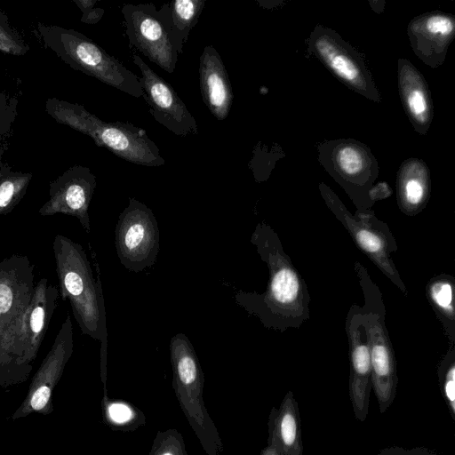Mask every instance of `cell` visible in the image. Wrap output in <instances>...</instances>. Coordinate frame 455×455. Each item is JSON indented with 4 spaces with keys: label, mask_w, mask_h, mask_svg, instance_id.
Masks as SVG:
<instances>
[{
    "label": "cell",
    "mask_w": 455,
    "mask_h": 455,
    "mask_svg": "<svg viewBox=\"0 0 455 455\" xmlns=\"http://www.w3.org/2000/svg\"><path fill=\"white\" fill-rule=\"evenodd\" d=\"M32 177L30 172L13 171L0 162V216L10 213L20 204Z\"/></svg>",
    "instance_id": "obj_24"
},
{
    "label": "cell",
    "mask_w": 455,
    "mask_h": 455,
    "mask_svg": "<svg viewBox=\"0 0 455 455\" xmlns=\"http://www.w3.org/2000/svg\"><path fill=\"white\" fill-rule=\"evenodd\" d=\"M52 250L59 294L63 301L69 302L82 334L100 341L103 361L107 352L108 332L100 276L96 282L84 248L71 238L56 235Z\"/></svg>",
    "instance_id": "obj_2"
},
{
    "label": "cell",
    "mask_w": 455,
    "mask_h": 455,
    "mask_svg": "<svg viewBox=\"0 0 455 455\" xmlns=\"http://www.w3.org/2000/svg\"><path fill=\"white\" fill-rule=\"evenodd\" d=\"M392 195V189L387 182H379L374 184L370 192L369 199L372 204L377 201L387 198Z\"/></svg>",
    "instance_id": "obj_28"
},
{
    "label": "cell",
    "mask_w": 455,
    "mask_h": 455,
    "mask_svg": "<svg viewBox=\"0 0 455 455\" xmlns=\"http://www.w3.org/2000/svg\"><path fill=\"white\" fill-rule=\"evenodd\" d=\"M29 50L20 34L9 23L7 15L0 11V52L14 56H23Z\"/></svg>",
    "instance_id": "obj_26"
},
{
    "label": "cell",
    "mask_w": 455,
    "mask_h": 455,
    "mask_svg": "<svg viewBox=\"0 0 455 455\" xmlns=\"http://www.w3.org/2000/svg\"><path fill=\"white\" fill-rule=\"evenodd\" d=\"M82 12L81 21L86 24L98 23L104 15V9L96 7L97 0H73Z\"/></svg>",
    "instance_id": "obj_27"
},
{
    "label": "cell",
    "mask_w": 455,
    "mask_h": 455,
    "mask_svg": "<svg viewBox=\"0 0 455 455\" xmlns=\"http://www.w3.org/2000/svg\"><path fill=\"white\" fill-rule=\"evenodd\" d=\"M264 455H280L278 451L269 444V447L264 451Z\"/></svg>",
    "instance_id": "obj_32"
},
{
    "label": "cell",
    "mask_w": 455,
    "mask_h": 455,
    "mask_svg": "<svg viewBox=\"0 0 455 455\" xmlns=\"http://www.w3.org/2000/svg\"><path fill=\"white\" fill-rule=\"evenodd\" d=\"M269 431V444L280 455H303L300 414L292 391L285 394L277 411L273 410Z\"/></svg>",
    "instance_id": "obj_21"
},
{
    "label": "cell",
    "mask_w": 455,
    "mask_h": 455,
    "mask_svg": "<svg viewBox=\"0 0 455 455\" xmlns=\"http://www.w3.org/2000/svg\"><path fill=\"white\" fill-rule=\"evenodd\" d=\"M4 147H3V142L2 140H0V162H1V159H2V156L4 154Z\"/></svg>",
    "instance_id": "obj_33"
},
{
    "label": "cell",
    "mask_w": 455,
    "mask_h": 455,
    "mask_svg": "<svg viewBox=\"0 0 455 455\" xmlns=\"http://www.w3.org/2000/svg\"><path fill=\"white\" fill-rule=\"evenodd\" d=\"M442 395L452 419H455V345H451L437 367Z\"/></svg>",
    "instance_id": "obj_25"
},
{
    "label": "cell",
    "mask_w": 455,
    "mask_h": 455,
    "mask_svg": "<svg viewBox=\"0 0 455 455\" xmlns=\"http://www.w3.org/2000/svg\"><path fill=\"white\" fill-rule=\"evenodd\" d=\"M132 60L141 73L139 79L143 98L154 119L177 136L198 134L196 118L173 87L136 53H132Z\"/></svg>",
    "instance_id": "obj_12"
},
{
    "label": "cell",
    "mask_w": 455,
    "mask_h": 455,
    "mask_svg": "<svg viewBox=\"0 0 455 455\" xmlns=\"http://www.w3.org/2000/svg\"><path fill=\"white\" fill-rule=\"evenodd\" d=\"M430 172L420 159L409 158L400 166L396 176V201L399 210L409 217L421 212L429 201Z\"/></svg>",
    "instance_id": "obj_20"
},
{
    "label": "cell",
    "mask_w": 455,
    "mask_h": 455,
    "mask_svg": "<svg viewBox=\"0 0 455 455\" xmlns=\"http://www.w3.org/2000/svg\"><path fill=\"white\" fill-rule=\"evenodd\" d=\"M251 243L267 265L268 280L262 293L239 291L235 296L236 303L267 329L280 332L299 329L310 317L311 298L306 281L268 223L256 225Z\"/></svg>",
    "instance_id": "obj_1"
},
{
    "label": "cell",
    "mask_w": 455,
    "mask_h": 455,
    "mask_svg": "<svg viewBox=\"0 0 455 455\" xmlns=\"http://www.w3.org/2000/svg\"><path fill=\"white\" fill-rule=\"evenodd\" d=\"M319 191L324 204L350 235L355 245L404 295L408 290L394 263L392 253L398 250L396 240L387 224L370 210H356L352 214L339 196L323 182Z\"/></svg>",
    "instance_id": "obj_6"
},
{
    "label": "cell",
    "mask_w": 455,
    "mask_h": 455,
    "mask_svg": "<svg viewBox=\"0 0 455 455\" xmlns=\"http://www.w3.org/2000/svg\"><path fill=\"white\" fill-rule=\"evenodd\" d=\"M398 88L403 109L414 130L425 135L433 119V103L423 75L408 60H398Z\"/></svg>",
    "instance_id": "obj_19"
},
{
    "label": "cell",
    "mask_w": 455,
    "mask_h": 455,
    "mask_svg": "<svg viewBox=\"0 0 455 455\" xmlns=\"http://www.w3.org/2000/svg\"><path fill=\"white\" fill-rule=\"evenodd\" d=\"M164 455H172V454H170V453H166V454H164Z\"/></svg>",
    "instance_id": "obj_34"
},
{
    "label": "cell",
    "mask_w": 455,
    "mask_h": 455,
    "mask_svg": "<svg viewBox=\"0 0 455 455\" xmlns=\"http://www.w3.org/2000/svg\"><path fill=\"white\" fill-rule=\"evenodd\" d=\"M121 264L139 273L153 266L160 249V231L150 208L135 198L120 213L115 230Z\"/></svg>",
    "instance_id": "obj_8"
},
{
    "label": "cell",
    "mask_w": 455,
    "mask_h": 455,
    "mask_svg": "<svg viewBox=\"0 0 455 455\" xmlns=\"http://www.w3.org/2000/svg\"><path fill=\"white\" fill-rule=\"evenodd\" d=\"M204 5V0H175L164 4L158 11L159 18L178 54L183 52V45L197 23Z\"/></svg>",
    "instance_id": "obj_22"
},
{
    "label": "cell",
    "mask_w": 455,
    "mask_h": 455,
    "mask_svg": "<svg viewBox=\"0 0 455 455\" xmlns=\"http://www.w3.org/2000/svg\"><path fill=\"white\" fill-rule=\"evenodd\" d=\"M36 31L41 43L75 70L132 97H143L139 77L84 34L41 22Z\"/></svg>",
    "instance_id": "obj_4"
},
{
    "label": "cell",
    "mask_w": 455,
    "mask_h": 455,
    "mask_svg": "<svg viewBox=\"0 0 455 455\" xmlns=\"http://www.w3.org/2000/svg\"><path fill=\"white\" fill-rule=\"evenodd\" d=\"M89 137L98 147L105 148L130 163L151 167L165 163L158 147L148 138L146 131L130 123L100 119Z\"/></svg>",
    "instance_id": "obj_15"
},
{
    "label": "cell",
    "mask_w": 455,
    "mask_h": 455,
    "mask_svg": "<svg viewBox=\"0 0 455 455\" xmlns=\"http://www.w3.org/2000/svg\"><path fill=\"white\" fill-rule=\"evenodd\" d=\"M354 269L364 298L363 320L369 344L371 387L383 413L393 403L397 391L395 351L386 326L382 293L359 261L354 262Z\"/></svg>",
    "instance_id": "obj_5"
},
{
    "label": "cell",
    "mask_w": 455,
    "mask_h": 455,
    "mask_svg": "<svg viewBox=\"0 0 455 455\" xmlns=\"http://www.w3.org/2000/svg\"><path fill=\"white\" fill-rule=\"evenodd\" d=\"M96 177L88 167L74 165L49 185V198L39 208L42 217L63 214L76 218L86 233L91 231L89 205Z\"/></svg>",
    "instance_id": "obj_13"
},
{
    "label": "cell",
    "mask_w": 455,
    "mask_h": 455,
    "mask_svg": "<svg viewBox=\"0 0 455 455\" xmlns=\"http://www.w3.org/2000/svg\"><path fill=\"white\" fill-rule=\"evenodd\" d=\"M35 285V266L26 255L0 260V336L29 304Z\"/></svg>",
    "instance_id": "obj_16"
},
{
    "label": "cell",
    "mask_w": 455,
    "mask_h": 455,
    "mask_svg": "<svg viewBox=\"0 0 455 455\" xmlns=\"http://www.w3.org/2000/svg\"><path fill=\"white\" fill-rule=\"evenodd\" d=\"M109 415L113 420L122 423L131 419L132 411L126 405L113 404L109 408Z\"/></svg>",
    "instance_id": "obj_29"
},
{
    "label": "cell",
    "mask_w": 455,
    "mask_h": 455,
    "mask_svg": "<svg viewBox=\"0 0 455 455\" xmlns=\"http://www.w3.org/2000/svg\"><path fill=\"white\" fill-rule=\"evenodd\" d=\"M404 455H439L435 451L426 447H413L411 449H405Z\"/></svg>",
    "instance_id": "obj_30"
},
{
    "label": "cell",
    "mask_w": 455,
    "mask_h": 455,
    "mask_svg": "<svg viewBox=\"0 0 455 455\" xmlns=\"http://www.w3.org/2000/svg\"><path fill=\"white\" fill-rule=\"evenodd\" d=\"M199 82L204 103L219 121H224L232 107L233 90L220 55L212 45L204 47L199 60Z\"/></svg>",
    "instance_id": "obj_18"
},
{
    "label": "cell",
    "mask_w": 455,
    "mask_h": 455,
    "mask_svg": "<svg viewBox=\"0 0 455 455\" xmlns=\"http://www.w3.org/2000/svg\"><path fill=\"white\" fill-rule=\"evenodd\" d=\"M308 49L346 86L368 100L380 101L363 56L334 30L316 26L308 37Z\"/></svg>",
    "instance_id": "obj_9"
},
{
    "label": "cell",
    "mask_w": 455,
    "mask_h": 455,
    "mask_svg": "<svg viewBox=\"0 0 455 455\" xmlns=\"http://www.w3.org/2000/svg\"><path fill=\"white\" fill-rule=\"evenodd\" d=\"M405 449L400 446H391L381 449L376 455H404Z\"/></svg>",
    "instance_id": "obj_31"
},
{
    "label": "cell",
    "mask_w": 455,
    "mask_h": 455,
    "mask_svg": "<svg viewBox=\"0 0 455 455\" xmlns=\"http://www.w3.org/2000/svg\"><path fill=\"white\" fill-rule=\"evenodd\" d=\"M345 330L350 361L348 395L355 419L364 421L369 412L372 387L369 344L362 307L356 304L350 307L346 317Z\"/></svg>",
    "instance_id": "obj_14"
},
{
    "label": "cell",
    "mask_w": 455,
    "mask_h": 455,
    "mask_svg": "<svg viewBox=\"0 0 455 455\" xmlns=\"http://www.w3.org/2000/svg\"><path fill=\"white\" fill-rule=\"evenodd\" d=\"M74 347L73 324L69 314L55 336L47 355L33 376L27 395L12 416V420L25 418L32 412L43 415L53 411L52 391L59 383Z\"/></svg>",
    "instance_id": "obj_10"
},
{
    "label": "cell",
    "mask_w": 455,
    "mask_h": 455,
    "mask_svg": "<svg viewBox=\"0 0 455 455\" xmlns=\"http://www.w3.org/2000/svg\"><path fill=\"white\" fill-rule=\"evenodd\" d=\"M455 279L440 273L427 283L426 296L451 345H455Z\"/></svg>",
    "instance_id": "obj_23"
},
{
    "label": "cell",
    "mask_w": 455,
    "mask_h": 455,
    "mask_svg": "<svg viewBox=\"0 0 455 455\" xmlns=\"http://www.w3.org/2000/svg\"><path fill=\"white\" fill-rule=\"evenodd\" d=\"M122 14L130 44L163 70L173 73L179 54L155 4H125Z\"/></svg>",
    "instance_id": "obj_11"
},
{
    "label": "cell",
    "mask_w": 455,
    "mask_h": 455,
    "mask_svg": "<svg viewBox=\"0 0 455 455\" xmlns=\"http://www.w3.org/2000/svg\"><path fill=\"white\" fill-rule=\"evenodd\" d=\"M58 287L45 277L35 285L26 308L0 336V386L26 381L57 307Z\"/></svg>",
    "instance_id": "obj_3"
},
{
    "label": "cell",
    "mask_w": 455,
    "mask_h": 455,
    "mask_svg": "<svg viewBox=\"0 0 455 455\" xmlns=\"http://www.w3.org/2000/svg\"><path fill=\"white\" fill-rule=\"evenodd\" d=\"M407 33L417 57L426 65L437 68L443 63L455 36V19L439 12L423 13L410 21Z\"/></svg>",
    "instance_id": "obj_17"
},
{
    "label": "cell",
    "mask_w": 455,
    "mask_h": 455,
    "mask_svg": "<svg viewBox=\"0 0 455 455\" xmlns=\"http://www.w3.org/2000/svg\"><path fill=\"white\" fill-rule=\"evenodd\" d=\"M319 161L325 171L343 188L356 210H370L369 192L378 175V162L370 148L352 139L323 142Z\"/></svg>",
    "instance_id": "obj_7"
}]
</instances>
